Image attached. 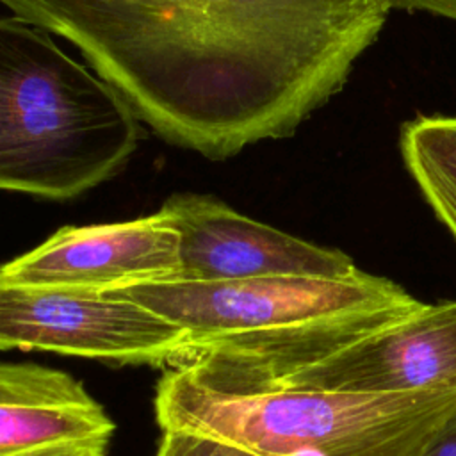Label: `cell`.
<instances>
[{
    "label": "cell",
    "mask_w": 456,
    "mask_h": 456,
    "mask_svg": "<svg viewBox=\"0 0 456 456\" xmlns=\"http://www.w3.org/2000/svg\"><path fill=\"white\" fill-rule=\"evenodd\" d=\"M110 292L176 324L185 347L175 367L210 387L278 379L426 305L395 281L362 269L344 278L166 280Z\"/></svg>",
    "instance_id": "obj_2"
},
{
    "label": "cell",
    "mask_w": 456,
    "mask_h": 456,
    "mask_svg": "<svg viewBox=\"0 0 456 456\" xmlns=\"http://www.w3.org/2000/svg\"><path fill=\"white\" fill-rule=\"evenodd\" d=\"M251 387L360 394L456 390V301L424 305L413 315L278 379L212 388Z\"/></svg>",
    "instance_id": "obj_8"
},
{
    "label": "cell",
    "mask_w": 456,
    "mask_h": 456,
    "mask_svg": "<svg viewBox=\"0 0 456 456\" xmlns=\"http://www.w3.org/2000/svg\"><path fill=\"white\" fill-rule=\"evenodd\" d=\"M0 347L169 369L183 356L185 333L112 292L0 287Z\"/></svg>",
    "instance_id": "obj_5"
},
{
    "label": "cell",
    "mask_w": 456,
    "mask_h": 456,
    "mask_svg": "<svg viewBox=\"0 0 456 456\" xmlns=\"http://www.w3.org/2000/svg\"><path fill=\"white\" fill-rule=\"evenodd\" d=\"M420 456H456V411L438 428Z\"/></svg>",
    "instance_id": "obj_12"
},
{
    "label": "cell",
    "mask_w": 456,
    "mask_h": 456,
    "mask_svg": "<svg viewBox=\"0 0 456 456\" xmlns=\"http://www.w3.org/2000/svg\"><path fill=\"white\" fill-rule=\"evenodd\" d=\"M153 456H328L315 449H299V451H258L230 442L216 440L210 436L169 429L162 431L159 447Z\"/></svg>",
    "instance_id": "obj_11"
},
{
    "label": "cell",
    "mask_w": 456,
    "mask_h": 456,
    "mask_svg": "<svg viewBox=\"0 0 456 456\" xmlns=\"http://www.w3.org/2000/svg\"><path fill=\"white\" fill-rule=\"evenodd\" d=\"M141 119L100 75L71 59L50 32L0 21V187L69 200L118 175Z\"/></svg>",
    "instance_id": "obj_3"
},
{
    "label": "cell",
    "mask_w": 456,
    "mask_h": 456,
    "mask_svg": "<svg viewBox=\"0 0 456 456\" xmlns=\"http://www.w3.org/2000/svg\"><path fill=\"white\" fill-rule=\"evenodd\" d=\"M78 48L164 141L207 159L292 135L346 84L390 0H2Z\"/></svg>",
    "instance_id": "obj_1"
},
{
    "label": "cell",
    "mask_w": 456,
    "mask_h": 456,
    "mask_svg": "<svg viewBox=\"0 0 456 456\" xmlns=\"http://www.w3.org/2000/svg\"><path fill=\"white\" fill-rule=\"evenodd\" d=\"M116 431L71 374L32 362L0 367V456L105 451Z\"/></svg>",
    "instance_id": "obj_9"
},
{
    "label": "cell",
    "mask_w": 456,
    "mask_h": 456,
    "mask_svg": "<svg viewBox=\"0 0 456 456\" xmlns=\"http://www.w3.org/2000/svg\"><path fill=\"white\" fill-rule=\"evenodd\" d=\"M159 212L180 235L178 280L344 278L358 271L344 251L306 242L255 221L210 194H173Z\"/></svg>",
    "instance_id": "obj_6"
},
{
    "label": "cell",
    "mask_w": 456,
    "mask_h": 456,
    "mask_svg": "<svg viewBox=\"0 0 456 456\" xmlns=\"http://www.w3.org/2000/svg\"><path fill=\"white\" fill-rule=\"evenodd\" d=\"M93 452H100V451H91V452H52V454H39V456H89Z\"/></svg>",
    "instance_id": "obj_14"
},
{
    "label": "cell",
    "mask_w": 456,
    "mask_h": 456,
    "mask_svg": "<svg viewBox=\"0 0 456 456\" xmlns=\"http://www.w3.org/2000/svg\"><path fill=\"white\" fill-rule=\"evenodd\" d=\"M401 153L424 200L456 239V116H419L404 123Z\"/></svg>",
    "instance_id": "obj_10"
},
{
    "label": "cell",
    "mask_w": 456,
    "mask_h": 456,
    "mask_svg": "<svg viewBox=\"0 0 456 456\" xmlns=\"http://www.w3.org/2000/svg\"><path fill=\"white\" fill-rule=\"evenodd\" d=\"M153 408L162 431H189L258 451L420 456L456 411V390H221L196 381L180 367H169L157 383Z\"/></svg>",
    "instance_id": "obj_4"
},
{
    "label": "cell",
    "mask_w": 456,
    "mask_h": 456,
    "mask_svg": "<svg viewBox=\"0 0 456 456\" xmlns=\"http://www.w3.org/2000/svg\"><path fill=\"white\" fill-rule=\"evenodd\" d=\"M392 9L422 11L456 21V0H390Z\"/></svg>",
    "instance_id": "obj_13"
},
{
    "label": "cell",
    "mask_w": 456,
    "mask_h": 456,
    "mask_svg": "<svg viewBox=\"0 0 456 456\" xmlns=\"http://www.w3.org/2000/svg\"><path fill=\"white\" fill-rule=\"evenodd\" d=\"M89 456H105V451H100V452H93V454H89Z\"/></svg>",
    "instance_id": "obj_15"
},
{
    "label": "cell",
    "mask_w": 456,
    "mask_h": 456,
    "mask_svg": "<svg viewBox=\"0 0 456 456\" xmlns=\"http://www.w3.org/2000/svg\"><path fill=\"white\" fill-rule=\"evenodd\" d=\"M180 235L157 212L121 223L64 226L4 264L0 287L110 292L180 278Z\"/></svg>",
    "instance_id": "obj_7"
}]
</instances>
